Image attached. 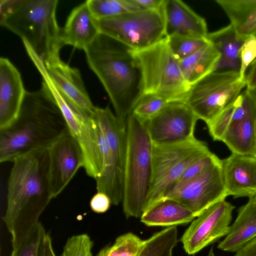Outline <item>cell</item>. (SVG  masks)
<instances>
[{"label":"cell","mask_w":256,"mask_h":256,"mask_svg":"<svg viewBox=\"0 0 256 256\" xmlns=\"http://www.w3.org/2000/svg\"><path fill=\"white\" fill-rule=\"evenodd\" d=\"M8 177L3 220L17 248L36 226L53 198L48 177V148L15 158Z\"/></svg>","instance_id":"6da1fadb"},{"label":"cell","mask_w":256,"mask_h":256,"mask_svg":"<svg viewBox=\"0 0 256 256\" xmlns=\"http://www.w3.org/2000/svg\"><path fill=\"white\" fill-rule=\"evenodd\" d=\"M70 132L56 102L42 81L41 88L26 91L18 114L8 128L0 130V162L44 148Z\"/></svg>","instance_id":"7a4b0ae2"},{"label":"cell","mask_w":256,"mask_h":256,"mask_svg":"<svg viewBox=\"0 0 256 256\" xmlns=\"http://www.w3.org/2000/svg\"><path fill=\"white\" fill-rule=\"evenodd\" d=\"M84 52L90 68L108 95L116 116L126 122L144 94L142 72L134 50L100 33Z\"/></svg>","instance_id":"3957f363"},{"label":"cell","mask_w":256,"mask_h":256,"mask_svg":"<svg viewBox=\"0 0 256 256\" xmlns=\"http://www.w3.org/2000/svg\"><path fill=\"white\" fill-rule=\"evenodd\" d=\"M57 0H0V24L20 37L44 64L60 58L64 46Z\"/></svg>","instance_id":"277c9868"},{"label":"cell","mask_w":256,"mask_h":256,"mask_svg":"<svg viewBox=\"0 0 256 256\" xmlns=\"http://www.w3.org/2000/svg\"><path fill=\"white\" fill-rule=\"evenodd\" d=\"M127 149L123 212L126 218H139L146 206L152 174L153 144L143 122L132 113L126 121Z\"/></svg>","instance_id":"5b68a950"},{"label":"cell","mask_w":256,"mask_h":256,"mask_svg":"<svg viewBox=\"0 0 256 256\" xmlns=\"http://www.w3.org/2000/svg\"><path fill=\"white\" fill-rule=\"evenodd\" d=\"M134 54L141 68L144 94L160 96L170 102H184L190 86L170 51L166 37L148 48L134 50Z\"/></svg>","instance_id":"8992f818"},{"label":"cell","mask_w":256,"mask_h":256,"mask_svg":"<svg viewBox=\"0 0 256 256\" xmlns=\"http://www.w3.org/2000/svg\"><path fill=\"white\" fill-rule=\"evenodd\" d=\"M246 88L239 71L212 72L192 85L184 102L207 125L233 104Z\"/></svg>","instance_id":"52a82bcc"},{"label":"cell","mask_w":256,"mask_h":256,"mask_svg":"<svg viewBox=\"0 0 256 256\" xmlns=\"http://www.w3.org/2000/svg\"><path fill=\"white\" fill-rule=\"evenodd\" d=\"M96 22L100 33L134 50L148 48L166 37L164 6L128 12Z\"/></svg>","instance_id":"ba28073f"},{"label":"cell","mask_w":256,"mask_h":256,"mask_svg":"<svg viewBox=\"0 0 256 256\" xmlns=\"http://www.w3.org/2000/svg\"><path fill=\"white\" fill-rule=\"evenodd\" d=\"M94 116L105 136L109 148L108 163L96 180L98 192L108 195L112 204L122 201L127 149L126 122L120 120L108 106L96 107Z\"/></svg>","instance_id":"9c48e42d"},{"label":"cell","mask_w":256,"mask_h":256,"mask_svg":"<svg viewBox=\"0 0 256 256\" xmlns=\"http://www.w3.org/2000/svg\"><path fill=\"white\" fill-rule=\"evenodd\" d=\"M210 152L206 144L196 138L177 144H153L152 180L145 210L162 198L189 166Z\"/></svg>","instance_id":"30bf717a"},{"label":"cell","mask_w":256,"mask_h":256,"mask_svg":"<svg viewBox=\"0 0 256 256\" xmlns=\"http://www.w3.org/2000/svg\"><path fill=\"white\" fill-rule=\"evenodd\" d=\"M52 95L60 108L70 134L80 144L84 157V168L96 180L103 169L100 144V126L94 115L80 108L67 98L44 73L41 74Z\"/></svg>","instance_id":"8fae6325"},{"label":"cell","mask_w":256,"mask_h":256,"mask_svg":"<svg viewBox=\"0 0 256 256\" xmlns=\"http://www.w3.org/2000/svg\"><path fill=\"white\" fill-rule=\"evenodd\" d=\"M198 120L185 102H172L150 118L142 121L153 144L163 146L182 143L194 138Z\"/></svg>","instance_id":"7c38bea8"},{"label":"cell","mask_w":256,"mask_h":256,"mask_svg":"<svg viewBox=\"0 0 256 256\" xmlns=\"http://www.w3.org/2000/svg\"><path fill=\"white\" fill-rule=\"evenodd\" d=\"M235 206L225 200L211 206L196 217L180 238L185 252L190 255L228 234Z\"/></svg>","instance_id":"4fadbf2b"},{"label":"cell","mask_w":256,"mask_h":256,"mask_svg":"<svg viewBox=\"0 0 256 256\" xmlns=\"http://www.w3.org/2000/svg\"><path fill=\"white\" fill-rule=\"evenodd\" d=\"M228 196L221 162L164 198L178 202L196 218L211 206L225 200Z\"/></svg>","instance_id":"5bb4252c"},{"label":"cell","mask_w":256,"mask_h":256,"mask_svg":"<svg viewBox=\"0 0 256 256\" xmlns=\"http://www.w3.org/2000/svg\"><path fill=\"white\" fill-rule=\"evenodd\" d=\"M48 177L52 198L66 188L78 170L84 166L82 150L70 132L48 148Z\"/></svg>","instance_id":"9a60e30c"},{"label":"cell","mask_w":256,"mask_h":256,"mask_svg":"<svg viewBox=\"0 0 256 256\" xmlns=\"http://www.w3.org/2000/svg\"><path fill=\"white\" fill-rule=\"evenodd\" d=\"M24 47L40 72H44L50 81L78 106L89 114L94 115L96 106L90 98L78 69L70 67L60 58L44 64L28 46Z\"/></svg>","instance_id":"2e32d148"},{"label":"cell","mask_w":256,"mask_h":256,"mask_svg":"<svg viewBox=\"0 0 256 256\" xmlns=\"http://www.w3.org/2000/svg\"><path fill=\"white\" fill-rule=\"evenodd\" d=\"M225 188L234 198L256 196V157L234 153L222 160Z\"/></svg>","instance_id":"e0dca14e"},{"label":"cell","mask_w":256,"mask_h":256,"mask_svg":"<svg viewBox=\"0 0 256 256\" xmlns=\"http://www.w3.org/2000/svg\"><path fill=\"white\" fill-rule=\"evenodd\" d=\"M20 74L6 58H0V130L16 119L25 96Z\"/></svg>","instance_id":"ac0fdd59"},{"label":"cell","mask_w":256,"mask_h":256,"mask_svg":"<svg viewBox=\"0 0 256 256\" xmlns=\"http://www.w3.org/2000/svg\"><path fill=\"white\" fill-rule=\"evenodd\" d=\"M166 36L173 34L207 38L205 20L180 0H166L164 5Z\"/></svg>","instance_id":"d6986e66"},{"label":"cell","mask_w":256,"mask_h":256,"mask_svg":"<svg viewBox=\"0 0 256 256\" xmlns=\"http://www.w3.org/2000/svg\"><path fill=\"white\" fill-rule=\"evenodd\" d=\"M100 33L96 20L86 2L75 8L69 15L62 29V44L84 50Z\"/></svg>","instance_id":"ffe728a7"},{"label":"cell","mask_w":256,"mask_h":256,"mask_svg":"<svg viewBox=\"0 0 256 256\" xmlns=\"http://www.w3.org/2000/svg\"><path fill=\"white\" fill-rule=\"evenodd\" d=\"M222 142L232 153L256 157V100L242 118L231 120Z\"/></svg>","instance_id":"44dd1931"},{"label":"cell","mask_w":256,"mask_h":256,"mask_svg":"<svg viewBox=\"0 0 256 256\" xmlns=\"http://www.w3.org/2000/svg\"><path fill=\"white\" fill-rule=\"evenodd\" d=\"M256 237V196L249 198L247 203L238 208L236 220L218 248L226 252H236Z\"/></svg>","instance_id":"7402d4cb"},{"label":"cell","mask_w":256,"mask_h":256,"mask_svg":"<svg viewBox=\"0 0 256 256\" xmlns=\"http://www.w3.org/2000/svg\"><path fill=\"white\" fill-rule=\"evenodd\" d=\"M206 38L220 54L214 72L240 71V51L246 38L238 36L231 24L208 33Z\"/></svg>","instance_id":"603a6c76"},{"label":"cell","mask_w":256,"mask_h":256,"mask_svg":"<svg viewBox=\"0 0 256 256\" xmlns=\"http://www.w3.org/2000/svg\"><path fill=\"white\" fill-rule=\"evenodd\" d=\"M195 218L190 210L178 202L164 198L144 210L140 221L147 226L169 227L187 224Z\"/></svg>","instance_id":"cb8c5ba5"},{"label":"cell","mask_w":256,"mask_h":256,"mask_svg":"<svg viewBox=\"0 0 256 256\" xmlns=\"http://www.w3.org/2000/svg\"><path fill=\"white\" fill-rule=\"evenodd\" d=\"M238 36L247 38L256 34V0H216Z\"/></svg>","instance_id":"d4e9b609"},{"label":"cell","mask_w":256,"mask_h":256,"mask_svg":"<svg viewBox=\"0 0 256 256\" xmlns=\"http://www.w3.org/2000/svg\"><path fill=\"white\" fill-rule=\"evenodd\" d=\"M220 56L219 52L209 42L194 54L178 61L180 70L188 84L191 86L214 72Z\"/></svg>","instance_id":"484cf974"},{"label":"cell","mask_w":256,"mask_h":256,"mask_svg":"<svg viewBox=\"0 0 256 256\" xmlns=\"http://www.w3.org/2000/svg\"><path fill=\"white\" fill-rule=\"evenodd\" d=\"M178 241L176 226L168 227L146 240L138 256H172Z\"/></svg>","instance_id":"4316f807"},{"label":"cell","mask_w":256,"mask_h":256,"mask_svg":"<svg viewBox=\"0 0 256 256\" xmlns=\"http://www.w3.org/2000/svg\"><path fill=\"white\" fill-rule=\"evenodd\" d=\"M86 2L96 20L143 10L136 0H88Z\"/></svg>","instance_id":"83f0119b"},{"label":"cell","mask_w":256,"mask_h":256,"mask_svg":"<svg viewBox=\"0 0 256 256\" xmlns=\"http://www.w3.org/2000/svg\"><path fill=\"white\" fill-rule=\"evenodd\" d=\"M166 41L171 53L178 62L194 54L209 42L207 38L181 34L167 36Z\"/></svg>","instance_id":"f1b7e54d"},{"label":"cell","mask_w":256,"mask_h":256,"mask_svg":"<svg viewBox=\"0 0 256 256\" xmlns=\"http://www.w3.org/2000/svg\"><path fill=\"white\" fill-rule=\"evenodd\" d=\"M221 162L222 160L210 151L189 166L180 176L170 186L163 198L180 188L188 182L212 166Z\"/></svg>","instance_id":"f546056e"},{"label":"cell","mask_w":256,"mask_h":256,"mask_svg":"<svg viewBox=\"0 0 256 256\" xmlns=\"http://www.w3.org/2000/svg\"><path fill=\"white\" fill-rule=\"evenodd\" d=\"M169 102L160 96L144 94L134 108L132 113L144 121L156 114Z\"/></svg>","instance_id":"4dcf8cb0"},{"label":"cell","mask_w":256,"mask_h":256,"mask_svg":"<svg viewBox=\"0 0 256 256\" xmlns=\"http://www.w3.org/2000/svg\"><path fill=\"white\" fill-rule=\"evenodd\" d=\"M46 232L39 222L29 232L20 244L12 248L10 256H38L41 239Z\"/></svg>","instance_id":"1f68e13d"},{"label":"cell","mask_w":256,"mask_h":256,"mask_svg":"<svg viewBox=\"0 0 256 256\" xmlns=\"http://www.w3.org/2000/svg\"><path fill=\"white\" fill-rule=\"evenodd\" d=\"M93 242L86 234L72 236L66 240L60 256H93Z\"/></svg>","instance_id":"d6a6232c"},{"label":"cell","mask_w":256,"mask_h":256,"mask_svg":"<svg viewBox=\"0 0 256 256\" xmlns=\"http://www.w3.org/2000/svg\"><path fill=\"white\" fill-rule=\"evenodd\" d=\"M145 241L132 232L118 236L113 244L116 256H138Z\"/></svg>","instance_id":"836d02e7"},{"label":"cell","mask_w":256,"mask_h":256,"mask_svg":"<svg viewBox=\"0 0 256 256\" xmlns=\"http://www.w3.org/2000/svg\"><path fill=\"white\" fill-rule=\"evenodd\" d=\"M235 108L234 102L223 110L209 124L210 134L214 140L222 141L230 124Z\"/></svg>","instance_id":"e575fe53"},{"label":"cell","mask_w":256,"mask_h":256,"mask_svg":"<svg viewBox=\"0 0 256 256\" xmlns=\"http://www.w3.org/2000/svg\"><path fill=\"white\" fill-rule=\"evenodd\" d=\"M256 58V34L248 36L243 44L240 51V78L246 80V72Z\"/></svg>","instance_id":"d590c367"},{"label":"cell","mask_w":256,"mask_h":256,"mask_svg":"<svg viewBox=\"0 0 256 256\" xmlns=\"http://www.w3.org/2000/svg\"><path fill=\"white\" fill-rule=\"evenodd\" d=\"M111 204L109 196L102 192H97L90 201V206L92 210L99 214L106 212Z\"/></svg>","instance_id":"8d00e7d4"},{"label":"cell","mask_w":256,"mask_h":256,"mask_svg":"<svg viewBox=\"0 0 256 256\" xmlns=\"http://www.w3.org/2000/svg\"><path fill=\"white\" fill-rule=\"evenodd\" d=\"M38 256H56L52 248L50 236L46 232L44 234L41 239Z\"/></svg>","instance_id":"74e56055"},{"label":"cell","mask_w":256,"mask_h":256,"mask_svg":"<svg viewBox=\"0 0 256 256\" xmlns=\"http://www.w3.org/2000/svg\"><path fill=\"white\" fill-rule=\"evenodd\" d=\"M234 256H256V237L237 250Z\"/></svg>","instance_id":"f35d334b"},{"label":"cell","mask_w":256,"mask_h":256,"mask_svg":"<svg viewBox=\"0 0 256 256\" xmlns=\"http://www.w3.org/2000/svg\"><path fill=\"white\" fill-rule=\"evenodd\" d=\"M143 10H158L162 8L166 0H136Z\"/></svg>","instance_id":"ab89813d"},{"label":"cell","mask_w":256,"mask_h":256,"mask_svg":"<svg viewBox=\"0 0 256 256\" xmlns=\"http://www.w3.org/2000/svg\"><path fill=\"white\" fill-rule=\"evenodd\" d=\"M246 82L247 90L256 88V58L251 64L248 74L246 75Z\"/></svg>","instance_id":"60d3db41"},{"label":"cell","mask_w":256,"mask_h":256,"mask_svg":"<svg viewBox=\"0 0 256 256\" xmlns=\"http://www.w3.org/2000/svg\"><path fill=\"white\" fill-rule=\"evenodd\" d=\"M96 256H116V252L114 245L106 246L102 248Z\"/></svg>","instance_id":"b9f144b4"},{"label":"cell","mask_w":256,"mask_h":256,"mask_svg":"<svg viewBox=\"0 0 256 256\" xmlns=\"http://www.w3.org/2000/svg\"><path fill=\"white\" fill-rule=\"evenodd\" d=\"M256 100V88L252 90H248Z\"/></svg>","instance_id":"7bdbcfd3"},{"label":"cell","mask_w":256,"mask_h":256,"mask_svg":"<svg viewBox=\"0 0 256 256\" xmlns=\"http://www.w3.org/2000/svg\"><path fill=\"white\" fill-rule=\"evenodd\" d=\"M206 256H216L214 254L213 247H212L208 251V252Z\"/></svg>","instance_id":"ee69618b"}]
</instances>
